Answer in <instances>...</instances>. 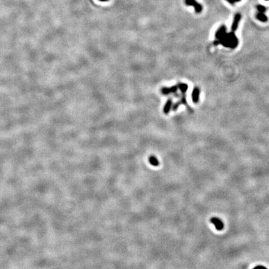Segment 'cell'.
Returning a JSON list of instances; mask_svg holds the SVG:
<instances>
[{"mask_svg":"<svg viewBox=\"0 0 269 269\" xmlns=\"http://www.w3.org/2000/svg\"><path fill=\"white\" fill-rule=\"evenodd\" d=\"M173 107V100L172 99H168V100L166 101V102L165 104V106L163 107V113L165 115H168V113L170 112L171 109Z\"/></svg>","mask_w":269,"mask_h":269,"instance_id":"7","label":"cell"},{"mask_svg":"<svg viewBox=\"0 0 269 269\" xmlns=\"http://www.w3.org/2000/svg\"><path fill=\"white\" fill-rule=\"evenodd\" d=\"M185 3L187 6L193 7L197 13H200L202 11V5L197 2L196 0H185Z\"/></svg>","mask_w":269,"mask_h":269,"instance_id":"2","label":"cell"},{"mask_svg":"<svg viewBox=\"0 0 269 269\" xmlns=\"http://www.w3.org/2000/svg\"><path fill=\"white\" fill-rule=\"evenodd\" d=\"M257 9L258 10V12L260 13H265L266 11V8L262 5H257Z\"/></svg>","mask_w":269,"mask_h":269,"instance_id":"11","label":"cell"},{"mask_svg":"<svg viewBox=\"0 0 269 269\" xmlns=\"http://www.w3.org/2000/svg\"><path fill=\"white\" fill-rule=\"evenodd\" d=\"M265 1H269V0H265Z\"/></svg>","mask_w":269,"mask_h":269,"instance_id":"14","label":"cell"},{"mask_svg":"<svg viewBox=\"0 0 269 269\" xmlns=\"http://www.w3.org/2000/svg\"><path fill=\"white\" fill-rule=\"evenodd\" d=\"M211 222L215 225L218 231H222L224 228V224L222 220L218 218H212L211 219Z\"/></svg>","mask_w":269,"mask_h":269,"instance_id":"4","label":"cell"},{"mask_svg":"<svg viewBox=\"0 0 269 269\" xmlns=\"http://www.w3.org/2000/svg\"><path fill=\"white\" fill-rule=\"evenodd\" d=\"M148 161H149V163L151 164V165H152L153 166H158L160 165V162L158 160V159L157 158V157L153 156V155H152V156H150L148 158Z\"/></svg>","mask_w":269,"mask_h":269,"instance_id":"8","label":"cell"},{"mask_svg":"<svg viewBox=\"0 0 269 269\" xmlns=\"http://www.w3.org/2000/svg\"><path fill=\"white\" fill-rule=\"evenodd\" d=\"M254 269H267L265 267H262V266H258V267H255V268Z\"/></svg>","mask_w":269,"mask_h":269,"instance_id":"13","label":"cell"},{"mask_svg":"<svg viewBox=\"0 0 269 269\" xmlns=\"http://www.w3.org/2000/svg\"><path fill=\"white\" fill-rule=\"evenodd\" d=\"M241 14H239V13H237L234 16V21H233V22L232 24V26H231V30H232V32H234L235 31H236V29L238 27V25H239V22H240L241 20Z\"/></svg>","mask_w":269,"mask_h":269,"instance_id":"5","label":"cell"},{"mask_svg":"<svg viewBox=\"0 0 269 269\" xmlns=\"http://www.w3.org/2000/svg\"><path fill=\"white\" fill-rule=\"evenodd\" d=\"M200 89L198 87H195L193 88L192 92V100L194 103H198L199 100Z\"/></svg>","mask_w":269,"mask_h":269,"instance_id":"6","label":"cell"},{"mask_svg":"<svg viewBox=\"0 0 269 269\" xmlns=\"http://www.w3.org/2000/svg\"><path fill=\"white\" fill-rule=\"evenodd\" d=\"M178 88V86H173L170 87H163L161 89V92L163 95H168L171 94L176 93Z\"/></svg>","mask_w":269,"mask_h":269,"instance_id":"3","label":"cell"},{"mask_svg":"<svg viewBox=\"0 0 269 269\" xmlns=\"http://www.w3.org/2000/svg\"><path fill=\"white\" fill-rule=\"evenodd\" d=\"M256 18L259 21L261 22H267V17L264 13H260V12H258L257 13L256 15Z\"/></svg>","mask_w":269,"mask_h":269,"instance_id":"9","label":"cell"},{"mask_svg":"<svg viewBox=\"0 0 269 269\" xmlns=\"http://www.w3.org/2000/svg\"><path fill=\"white\" fill-rule=\"evenodd\" d=\"M178 88H179V90H180L181 92L183 94L186 93V91H188V84H186V83H178Z\"/></svg>","mask_w":269,"mask_h":269,"instance_id":"10","label":"cell"},{"mask_svg":"<svg viewBox=\"0 0 269 269\" xmlns=\"http://www.w3.org/2000/svg\"><path fill=\"white\" fill-rule=\"evenodd\" d=\"M226 1H228L229 3H230L232 5H234L235 3L237 2H240L241 0H225Z\"/></svg>","mask_w":269,"mask_h":269,"instance_id":"12","label":"cell"},{"mask_svg":"<svg viewBox=\"0 0 269 269\" xmlns=\"http://www.w3.org/2000/svg\"><path fill=\"white\" fill-rule=\"evenodd\" d=\"M216 40L214 43L216 45L221 44L226 47L234 49L239 44L238 39L234 32L227 33L225 26H222L219 28L216 33Z\"/></svg>","mask_w":269,"mask_h":269,"instance_id":"1","label":"cell"}]
</instances>
